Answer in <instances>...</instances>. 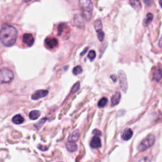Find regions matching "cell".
Listing matches in <instances>:
<instances>
[{
  "mask_svg": "<svg viewBox=\"0 0 162 162\" xmlns=\"http://www.w3.org/2000/svg\"><path fill=\"white\" fill-rule=\"evenodd\" d=\"M120 98H121V94L119 92H117L115 93V94L112 96V99H111L112 106L117 105L119 103Z\"/></svg>",
  "mask_w": 162,
  "mask_h": 162,
  "instance_id": "12",
  "label": "cell"
},
{
  "mask_svg": "<svg viewBox=\"0 0 162 162\" xmlns=\"http://www.w3.org/2000/svg\"><path fill=\"white\" fill-rule=\"evenodd\" d=\"M108 103V99L106 98H102L99 101L98 103V106L99 108H103L105 107Z\"/></svg>",
  "mask_w": 162,
  "mask_h": 162,
  "instance_id": "20",
  "label": "cell"
},
{
  "mask_svg": "<svg viewBox=\"0 0 162 162\" xmlns=\"http://www.w3.org/2000/svg\"><path fill=\"white\" fill-rule=\"evenodd\" d=\"M132 136H133L132 131L131 129H129V128H127V129L124 130L122 134V138L123 140L124 141H128L131 139Z\"/></svg>",
  "mask_w": 162,
  "mask_h": 162,
  "instance_id": "10",
  "label": "cell"
},
{
  "mask_svg": "<svg viewBox=\"0 0 162 162\" xmlns=\"http://www.w3.org/2000/svg\"><path fill=\"white\" fill-rule=\"evenodd\" d=\"M90 146L92 148H99L101 146L100 138L98 136L93 137L91 141Z\"/></svg>",
  "mask_w": 162,
  "mask_h": 162,
  "instance_id": "9",
  "label": "cell"
},
{
  "mask_svg": "<svg viewBox=\"0 0 162 162\" xmlns=\"http://www.w3.org/2000/svg\"><path fill=\"white\" fill-rule=\"evenodd\" d=\"M96 57V52L94 50H91L89 51L88 54V58L90 59L91 61H92Z\"/></svg>",
  "mask_w": 162,
  "mask_h": 162,
  "instance_id": "23",
  "label": "cell"
},
{
  "mask_svg": "<svg viewBox=\"0 0 162 162\" xmlns=\"http://www.w3.org/2000/svg\"><path fill=\"white\" fill-rule=\"evenodd\" d=\"M79 6L81 10V17L86 20H89L92 11V3L91 0H79Z\"/></svg>",
  "mask_w": 162,
  "mask_h": 162,
  "instance_id": "2",
  "label": "cell"
},
{
  "mask_svg": "<svg viewBox=\"0 0 162 162\" xmlns=\"http://www.w3.org/2000/svg\"><path fill=\"white\" fill-rule=\"evenodd\" d=\"M48 91L47 90H38L32 94L31 98L33 100H37L45 97L48 95Z\"/></svg>",
  "mask_w": 162,
  "mask_h": 162,
  "instance_id": "6",
  "label": "cell"
},
{
  "mask_svg": "<svg viewBox=\"0 0 162 162\" xmlns=\"http://www.w3.org/2000/svg\"><path fill=\"white\" fill-rule=\"evenodd\" d=\"M29 1H31V0H25V2H29Z\"/></svg>",
  "mask_w": 162,
  "mask_h": 162,
  "instance_id": "31",
  "label": "cell"
},
{
  "mask_svg": "<svg viewBox=\"0 0 162 162\" xmlns=\"http://www.w3.org/2000/svg\"><path fill=\"white\" fill-rule=\"evenodd\" d=\"M40 115V112L38 110H33L29 113V118L31 120H36Z\"/></svg>",
  "mask_w": 162,
  "mask_h": 162,
  "instance_id": "15",
  "label": "cell"
},
{
  "mask_svg": "<svg viewBox=\"0 0 162 162\" xmlns=\"http://www.w3.org/2000/svg\"><path fill=\"white\" fill-rule=\"evenodd\" d=\"M79 132L77 131H74L73 133H72L70 136L69 138V141L73 142V143H76V142L79 139Z\"/></svg>",
  "mask_w": 162,
  "mask_h": 162,
  "instance_id": "16",
  "label": "cell"
},
{
  "mask_svg": "<svg viewBox=\"0 0 162 162\" xmlns=\"http://www.w3.org/2000/svg\"><path fill=\"white\" fill-rule=\"evenodd\" d=\"M104 37H105V34L102 31L98 32V39L99 40V41H103L104 39Z\"/></svg>",
  "mask_w": 162,
  "mask_h": 162,
  "instance_id": "24",
  "label": "cell"
},
{
  "mask_svg": "<svg viewBox=\"0 0 162 162\" xmlns=\"http://www.w3.org/2000/svg\"><path fill=\"white\" fill-rule=\"evenodd\" d=\"M66 24H61L59 25L58 26V36H60L61 34H62V32H63V31L66 28Z\"/></svg>",
  "mask_w": 162,
  "mask_h": 162,
  "instance_id": "22",
  "label": "cell"
},
{
  "mask_svg": "<svg viewBox=\"0 0 162 162\" xmlns=\"http://www.w3.org/2000/svg\"><path fill=\"white\" fill-rule=\"evenodd\" d=\"M87 48H86V49H85V50H84V51L82 53V54H81V55H84V53L86 52V51H87Z\"/></svg>",
  "mask_w": 162,
  "mask_h": 162,
  "instance_id": "30",
  "label": "cell"
},
{
  "mask_svg": "<svg viewBox=\"0 0 162 162\" xmlns=\"http://www.w3.org/2000/svg\"><path fill=\"white\" fill-rule=\"evenodd\" d=\"M153 19V15L152 13H147V15H146V18L144 20V25L147 26V25H149Z\"/></svg>",
  "mask_w": 162,
  "mask_h": 162,
  "instance_id": "17",
  "label": "cell"
},
{
  "mask_svg": "<svg viewBox=\"0 0 162 162\" xmlns=\"http://www.w3.org/2000/svg\"><path fill=\"white\" fill-rule=\"evenodd\" d=\"M153 77H154V79H155V80L157 81V82H159V81H160V80L161 79V70L160 69H157L156 71L154 72Z\"/></svg>",
  "mask_w": 162,
  "mask_h": 162,
  "instance_id": "18",
  "label": "cell"
},
{
  "mask_svg": "<svg viewBox=\"0 0 162 162\" xmlns=\"http://www.w3.org/2000/svg\"><path fill=\"white\" fill-rule=\"evenodd\" d=\"M94 28H95V29L97 31V32L102 31L103 25H102V23H101V21L99 19L97 20L95 22V23H94Z\"/></svg>",
  "mask_w": 162,
  "mask_h": 162,
  "instance_id": "19",
  "label": "cell"
},
{
  "mask_svg": "<svg viewBox=\"0 0 162 162\" xmlns=\"http://www.w3.org/2000/svg\"><path fill=\"white\" fill-rule=\"evenodd\" d=\"M143 2L147 6H151V0H143Z\"/></svg>",
  "mask_w": 162,
  "mask_h": 162,
  "instance_id": "27",
  "label": "cell"
},
{
  "mask_svg": "<svg viewBox=\"0 0 162 162\" xmlns=\"http://www.w3.org/2000/svg\"><path fill=\"white\" fill-rule=\"evenodd\" d=\"M13 122L15 124H21L24 122V117L21 115H16L15 116H14L12 118Z\"/></svg>",
  "mask_w": 162,
  "mask_h": 162,
  "instance_id": "13",
  "label": "cell"
},
{
  "mask_svg": "<svg viewBox=\"0 0 162 162\" xmlns=\"http://www.w3.org/2000/svg\"><path fill=\"white\" fill-rule=\"evenodd\" d=\"M118 76L120 79V84L121 88L122 89L124 92H126V90L127 89V82L125 74L123 71H120L118 72Z\"/></svg>",
  "mask_w": 162,
  "mask_h": 162,
  "instance_id": "5",
  "label": "cell"
},
{
  "mask_svg": "<svg viewBox=\"0 0 162 162\" xmlns=\"http://www.w3.org/2000/svg\"><path fill=\"white\" fill-rule=\"evenodd\" d=\"M92 134L95 136H98V137L100 136L101 135V132L99 130H94L93 132H92Z\"/></svg>",
  "mask_w": 162,
  "mask_h": 162,
  "instance_id": "26",
  "label": "cell"
},
{
  "mask_svg": "<svg viewBox=\"0 0 162 162\" xmlns=\"http://www.w3.org/2000/svg\"><path fill=\"white\" fill-rule=\"evenodd\" d=\"M155 142V137L152 134L148 135L147 137L144 138L138 146V150L139 151H144L148 148L151 147Z\"/></svg>",
  "mask_w": 162,
  "mask_h": 162,
  "instance_id": "3",
  "label": "cell"
},
{
  "mask_svg": "<svg viewBox=\"0 0 162 162\" xmlns=\"http://www.w3.org/2000/svg\"><path fill=\"white\" fill-rule=\"evenodd\" d=\"M23 43L28 46H32L34 43V38L31 34L26 33L23 36Z\"/></svg>",
  "mask_w": 162,
  "mask_h": 162,
  "instance_id": "8",
  "label": "cell"
},
{
  "mask_svg": "<svg viewBox=\"0 0 162 162\" xmlns=\"http://www.w3.org/2000/svg\"><path fill=\"white\" fill-rule=\"evenodd\" d=\"M82 72H83L82 66H80L79 65L76 66V67H74V69H73V73L74 74V75H76V76L79 75V74H80Z\"/></svg>",
  "mask_w": 162,
  "mask_h": 162,
  "instance_id": "21",
  "label": "cell"
},
{
  "mask_svg": "<svg viewBox=\"0 0 162 162\" xmlns=\"http://www.w3.org/2000/svg\"><path fill=\"white\" fill-rule=\"evenodd\" d=\"M130 5L132 6L133 8L136 10H139L141 7V4L139 0H130Z\"/></svg>",
  "mask_w": 162,
  "mask_h": 162,
  "instance_id": "14",
  "label": "cell"
},
{
  "mask_svg": "<svg viewBox=\"0 0 162 162\" xmlns=\"http://www.w3.org/2000/svg\"><path fill=\"white\" fill-rule=\"evenodd\" d=\"M66 147L67 150L70 152H75L77 150V146L76 145V143H73V142H67L66 143Z\"/></svg>",
  "mask_w": 162,
  "mask_h": 162,
  "instance_id": "11",
  "label": "cell"
},
{
  "mask_svg": "<svg viewBox=\"0 0 162 162\" xmlns=\"http://www.w3.org/2000/svg\"><path fill=\"white\" fill-rule=\"evenodd\" d=\"M147 158H144L143 159H142L139 162H147Z\"/></svg>",
  "mask_w": 162,
  "mask_h": 162,
  "instance_id": "29",
  "label": "cell"
},
{
  "mask_svg": "<svg viewBox=\"0 0 162 162\" xmlns=\"http://www.w3.org/2000/svg\"><path fill=\"white\" fill-rule=\"evenodd\" d=\"M111 78L112 79V80H113V82H116V81H117V76H115V75H113V76H111Z\"/></svg>",
  "mask_w": 162,
  "mask_h": 162,
  "instance_id": "28",
  "label": "cell"
},
{
  "mask_svg": "<svg viewBox=\"0 0 162 162\" xmlns=\"http://www.w3.org/2000/svg\"><path fill=\"white\" fill-rule=\"evenodd\" d=\"M18 31L14 27L3 24L0 29V41L5 46L10 47L14 44L17 39Z\"/></svg>",
  "mask_w": 162,
  "mask_h": 162,
  "instance_id": "1",
  "label": "cell"
},
{
  "mask_svg": "<svg viewBox=\"0 0 162 162\" xmlns=\"http://www.w3.org/2000/svg\"><path fill=\"white\" fill-rule=\"evenodd\" d=\"M79 87H80V84H79V82L74 84L73 86L72 87V91H71L73 93V92H76L79 89Z\"/></svg>",
  "mask_w": 162,
  "mask_h": 162,
  "instance_id": "25",
  "label": "cell"
},
{
  "mask_svg": "<svg viewBox=\"0 0 162 162\" xmlns=\"http://www.w3.org/2000/svg\"><path fill=\"white\" fill-rule=\"evenodd\" d=\"M58 40L54 37H48L45 39V44L50 49H53L58 46Z\"/></svg>",
  "mask_w": 162,
  "mask_h": 162,
  "instance_id": "7",
  "label": "cell"
},
{
  "mask_svg": "<svg viewBox=\"0 0 162 162\" xmlns=\"http://www.w3.org/2000/svg\"><path fill=\"white\" fill-rule=\"evenodd\" d=\"M14 78V74L8 69H0V84L11 83Z\"/></svg>",
  "mask_w": 162,
  "mask_h": 162,
  "instance_id": "4",
  "label": "cell"
}]
</instances>
